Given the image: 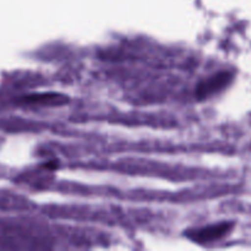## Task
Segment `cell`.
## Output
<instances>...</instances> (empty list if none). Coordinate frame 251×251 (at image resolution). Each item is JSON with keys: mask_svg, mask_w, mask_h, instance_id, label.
Returning a JSON list of instances; mask_svg holds the SVG:
<instances>
[{"mask_svg": "<svg viewBox=\"0 0 251 251\" xmlns=\"http://www.w3.org/2000/svg\"><path fill=\"white\" fill-rule=\"evenodd\" d=\"M232 78L233 75L230 71H221V73L206 78L202 82L199 83L198 88H196V97L199 100H206V98L221 92L223 88L229 85Z\"/></svg>", "mask_w": 251, "mask_h": 251, "instance_id": "cell-1", "label": "cell"}, {"mask_svg": "<svg viewBox=\"0 0 251 251\" xmlns=\"http://www.w3.org/2000/svg\"><path fill=\"white\" fill-rule=\"evenodd\" d=\"M232 223H220V225L207 226V227L189 230L188 237L193 239L194 242L205 244V243L215 242V240H218L225 237V235H227L232 229Z\"/></svg>", "mask_w": 251, "mask_h": 251, "instance_id": "cell-2", "label": "cell"}, {"mask_svg": "<svg viewBox=\"0 0 251 251\" xmlns=\"http://www.w3.org/2000/svg\"><path fill=\"white\" fill-rule=\"evenodd\" d=\"M64 100H66V98L59 93H43V95H36L26 98L27 103H33V104H58Z\"/></svg>", "mask_w": 251, "mask_h": 251, "instance_id": "cell-3", "label": "cell"}]
</instances>
